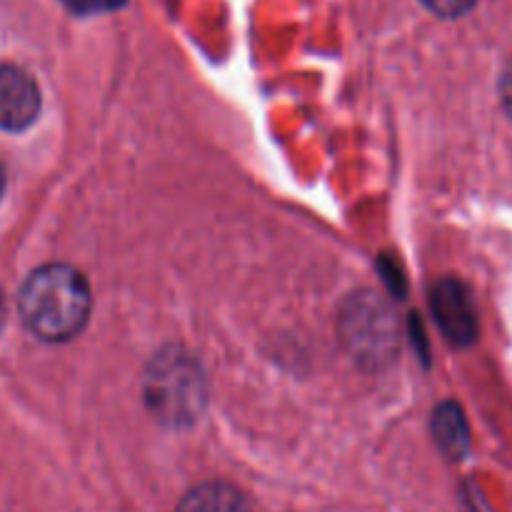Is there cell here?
Segmentation results:
<instances>
[{"mask_svg":"<svg viewBox=\"0 0 512 512\" xmlns=\"http://www.w3.org/2000/svg\"><path fill=\"white\" fill-rule=\"evenodd\" d=\"M20 315L30 333L60 343L83 330L90 315V288L68 265L38 268L20 290Z\"/></svg>","mask_w":512,"mask_h":512,"instance_id":"cell-1","label":"cell"},{"mask_svg":"<svg viewBox=\"0 0 512 512\" xmlns=\"http://www.w3.org/2000/svg\"><path fill=\"white\" fill-rule=\"evenodd\" d=\"M433 313L440 330L455 345H470L478 338V315L473 298L460 280H440L433 290Z\"/></svg>","mask_w":512,"mask_h":512,"instance_id":"cell-2","label":"cell"},{"mask_svg":"<svg viewBox=\"0 0 512 512\" xmlns=\"http://www.w3.org/2000/svg\"><path fill=\"white\" fill-rule=\"evenodd\" d=\"M345 323H348L345 335L353 343L355 353L380 360L393 348V320H390L388 308L375 298L353 300V310Z\"/></svg>","mask_w":512,"mask_h":512,"instance_id":"cell-3","label":"cell"},{"mask_svg":"<svg viewBox=\"0 0 512 512\" xmlns=\"http://www.w3.org/2000/svg\"><path fill=\"white\" fill-rule=\"evenodd\" d=\"M40 110L35 80L15 65L0 68V128L25 130Z\"/></svg>","mask_w":512,"mask_h":512,"instance_id":"cell-4","label":"cell"},{"mask_svg":"<svg viewBox=\"0 0 512 512\" xmlns=\"http://www.w3.org/2000/svg\"><path fill=\"white\" fill-rule=\"evenodd\" d=\"M150 385H153L150 395L158 410L170 415H183L193 410L195 398H198V380H195V370L185 360H168L160 365Z\"/></svg>","mask_w":512,"mask_h":512,"instance_id":"cell-5","label":"cell"},{"mask_svg":"<svg viewBox=\"0 0 512 512\" xmlns=\"http://www.w3.org/2000/svg\"><path fill=\"white\" fill-rule=\"evenodd\" d=\"M178 512H250V505L230 485L205 483L185 495Z\"/></svg>","mask_w":512,"mask_h":512,"instance_id":"cell-6","label":"cell"},{"mask_svg":"<svg viewBox=\"0 0 512 512\" xmlns=\"http://www.w3.org/2000/svg\"><path fill=\"white\" fill-rule=\"evenodd\" d=\"M433 428L435 435H438V443L450 455H463L468 450V425H465V418L458 405H443V408H438Z\"/></svg>","mask_w":512,"mask_h":512,"instance_id":"cell-7","label":"cell"},{"mask_svg":"<svg viewBox=\"0 0 512 512\" xmlns=\"http://www.w3.org/2000/svg\"><path fill=\"white\" fill-rule=\"evenodd\" d=\"M73 13L78 15H93V13H108V10H118L125 0H63Z\"/></svg>","mask_w":512,"mask_h":512,"instance_id":"cell-8","label":"cell"},{"mask_svg":"<svg viewBox=\"0 0 512 512\" xmlns=\"http://www.w3.org/2000/svg\"><path fill=\"white\" fill-rule=\"evenodd\" d=\"M433 13L443 15V18H458V15L468 13L475 5V0H423Z\"/></svg>","mask_w":512,"mask_h":512,"instance_id":"cell-9","label":"cell"},{"mask_svg":"<svg viewBox=\"0 0 512 512\" xmlns=\"http://www.w3.org/2000/svg\"><path fill=\"white\" fill-rule=\"evenodd\" d=\"M500 100H503L505 113H508L512 120V60L508 63V68H505L503 78H500Z\"/></svg>","mask_w":512,"mask_h":512,"instance_id":"cell-10","label":"cell"},{"mask_svg":"<svg viewBox=\"0 0 512 512\" xmlns=\"http://www.w3.org/2000/svg\"><path fill=\"white\" fill-rule=\"evenodd\" d=\"M3 185H5V178H3V168H0V193H3Z\"/></svg>","mask_w":512,"mask_h":512,"instance_id":"cell-11","label":"cell"}]
</instances>
